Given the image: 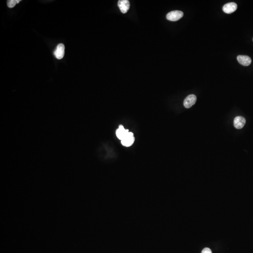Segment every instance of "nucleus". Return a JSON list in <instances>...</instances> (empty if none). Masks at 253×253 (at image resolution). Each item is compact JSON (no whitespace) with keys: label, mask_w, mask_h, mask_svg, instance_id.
I'll return each mask as SVG.
<instances>
[{"label":"nucleus","mask_w":253,"mask_h":253,"mask_svg":"<svg viewBox=\"0 0 253 253\" xmlns=\"http://www.w3.org/2000/svg\"><path fill=\"white\" fill-rule=\"evenodd\" d=\"M183 12L180 10H174L169 12L167 15V20L171 21H177L180 20L183 16Z\"/></svg>","instance_id":"nucleus-1"},{"label":"nucleus","mask_w":253,"mask_h":253,"mask_svg":"<svg viewBox=\"0 0 253 253\" xmlns=\"http://www.w3.org/2000/svg\"><path fill=\"white\" fill-rule=\"evenodd\" d=\"M135 141L134 134L132 132H128L124 138L121 140V144L126 147H129L133 144Z\"/></svg>","instance_id":"nucleus-2"},{"label":"nucleus","mask_w":253,"mask_h":253,"mask_svg":"<svg viewBox=\"0 0 253 253\" xmlns=\"http://www.w3.org/2000/svg\"><path fill=\"white\" fill-rule=\"evenodd\" d=\"M65 46L63 44H59L57 45L54 51V56L59 60H61L64 56Z\"/></svg>","instance_id":"nucleus-3"},{"label":"nucleus","mask_w":253,"mask_h":253,"mask_svg":"<svg viewBox=\"0 0 253 253\" xmlns=\"http://www.w3.org/2000/svg\"><path fill=\"white\" fill-rule=\"evenodd\" d=\"M197 99V97L195 95H190L185 99L183 103L184 105L186 108H190L196 103Z\"/></svg>","instance_id":"nucleus-4"},{"label":"nucleus","mask_w":253,"mask_h":253,"mask_svg":"<svg viewBox=\"0 0 253 253\" xmlns=\"http://www.w3.org/2000/svg\"><path fill=\"white\" fill-rule=\"evenodd\" d=\"M237 9V5L235 2H231L226 3L223 7V10L226 14H231L236 11Z\"/></svg>","instance_id":"nucleus-5"},{"label":"nucleus","mask_w":253,"mask_h":253,"mask_svg":"<svg viewBox=\"0 0 253 253\" xmlns=\"http://www.w3.org/2000/svg\"><path fill=\"white\" fill-rule=\"evenodd\" d=\"M245 119L241 116H237L235 117L233 121L234 127L237 129H241L244 127L246 124Z\"/></svg>","instance_id":"nucleus-6"},{"label":"nucleus","mask_w":253,"mask_h":253,"mask_svg":"<svg viewBox=\"0 0 253 253\" xmlns=\"http://www.w3.org/2000/svg\"><path fill=\"white\" fill-rule=\"evenodd\" d=\"M118 7L123 14L127 13L130 8V3L128 0H120L118 2Z\"/></svg>","instance_id":"nucleus-7"},{"label":"nucleus","mask_w":253,"mask_h":253,"mask_svg":"<svg viewBox=\"0 0 253 253\" xmlns=\"http://www.w3.org/2000/svg\"><path fill=\"white\" fill-rule=\"evenodd\" d=\"M238 61L239 63L244 66H248L251 63L252 60L250 57L247 56H237Z\"/></svg>","instance_id":"nucleus-8"},{"label":"nucleus","mask_w":253,"mask_h":253,"mask_svg":"<svg viewBox=\"0 0 253 253\" xmlns=\"http://www.w3.org/2000/svg\"><path fill=\"white\" fill-rule=\"evenodd\" d=\"M129 132L128 129H125L122 125H120L119 128L116 130V135L117 137L120 140H122Z\"/></svg>","instance_id":"nucleus-9"},{"label":"nucleus","mask_w":253,"mask_h":253,"mask_svg":"<svg viewBox=\"0 0 253 253\" xmlns=\"http://www.w3.org/2000/svg\"><path fill=\"white\" fill-rule=\"evenodd\" d=\"M21 1V0H9L7 1V5L9 8H12Z\"/></svg>","instance_id":"nucleus-10"},{"label":"nucleus","mask_w":253,"mask_h":253,"mask_svg":"<svg viewBox=\"0 0 253 253\" xmlns=\"http://www.w3.org/2000/svg\"><path fill=\"white\" fill-rule=\"evenodd\" d=\"M201 253H212V252L209 248L206 247L202 250Z\"/></svg>","instance_id":"nucleus-11"},{"label":"nucleus","mask_w":253,"mask_h":253,"mask_svg":"<svg viewBox=\"0 0 253 253\" xmlns=\"http://www.w3.org/2000/svg\"></svg>","instance_id":"nucleus-12"}]
</instances>
